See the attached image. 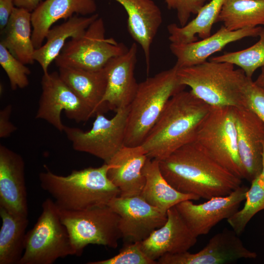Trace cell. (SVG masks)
Instances as JSON below:
<instances>
[{
	"instance_id": "9a60e30c",
	"label": "cell",
	"mask_w": 264,
	"mask_h": 264,
	"mask_svg": "<svg viewBox=\"0 0 264 264\" xmlns=\"http://www.w3.org/2000/svg\"><path fill=\"white\" fill-rule=\"evenodd\" d=\"M137 45L133 43L125 53L111 59L105 66L107 87L101 102L102 113L128 107L133 100L138 83L134 77Z\"/></svg>"
},
{
	"instance_id": "4dcf8cb0",
	"label": "cell",
	"mask_w": 264,
	"mask_h": 264,
	"mask_svg": "<svg viewBox=\"0 0 264 264\" xmlns=\"http://www.w3.org/2000/svg\"><path fill=\"white\" fill-rule=\"evenodd\" d=\"M259 40L244 49L226 52L212 57L210 61L227 62L237 66L243 70L247 77L252 78L256 70L264 66V27L259 35Z\"/></svg>"
},
{
	"instance_id": "8d00e7d4",
	"label": "cell",
	"mask_w": 264,
	"mask_h": 264,
	"mask_svg": "<svg viewBox=\"0 0 264 264\" xmlns=\"http://www.w3.org/2000/svg\"><path fill=\"white\" fill-rule=\"evenodd\" d=\"M14 0H0V30L4 31L15 7Z\"/></svg>"
},
{
	"instance_id": "f546056e",
	"label": "cell",
	"mask_w": 264,
	"mask_h": 264,
	"mask_svg": "<svg viewBox=\"0 0 264 264\" xmlns=\"http://www.w3.org/2000/svg\"><path fill=\"white\" fill-rule=\"evenodd\" d=\"M243 207L238 210L227 221L232 229L240 236L251 219L264 210V180L261 175L251 182Z\"/></svg>"
},
{
	"instance_id": "f35d334b",
	"label": "cell",
	"mask_w": 264,
	"mask_h": 264,
	"mask_svg": "<svg viewBox=\"0 0 264 264\" xmlns=\"http://www.w3.org/2000/svg\"><path fill=\"white\" fill-rule=\"evenodd\" d=\"M254 82L258 86L264 88V66L261 67L260 75Z\"/></svg>"
},
{
	"instance_id": "7a4b0ae2",
	"label": "cell",
	"mask_w": 264,
	"mask_h": 264,
	"mask_svg": "<svg viewBox=\"0 0 264 264\" xmlns=\"http://www.w3.org/2000/svg\"><path fill=\"white\" fill-rule=\"evenodd\" d=\"M211 108L190 90L174 94L141 144L148 157L160 160L193 141Z\"/></svg>"
},
{
	"instance_id": "f1b7e54d",
	"label": "cell",
	"mask_w": 264,
	"mask_h": 264,
	"mask_svg": "<svg viewBox=\"0 0 264 264\" xmlns=\"http://www.w3.org/2000/svg\"><path fill=\"white\" fill-rule=\"evenodd\" d=\"M217 22L230 30L264 25V0H226Z\"/></svg>"
},
{
	"instance_id": "603a6c76",
	"label": "cell",
	"mask_w": 264,
	"mask_h": 264,
	"mask_svg": "<svg viewBox=\"0 0 264 264\" xmlns=\"http://www.w3.org/2000/svg\"><path fill=\"white\" fill-rule=\"evenodd\" d=\"M98 17L99 15L96 13L89 16L76 14L61 24L51 27L46 35L45 43L35 50L33 55L44 73L48 72L49 66L60 54L68 39L83 35Z\"/></svg>"
},
{
	"instance_id": "6da1fadb",
	"label": "cell",
	"mask_w": 264,
	"mask_h": 264,
	"mask_svg": "<svg viewBox=\"0 0 264 264\" xmlns=\"http://www.w3.org/2000/svg\"><path fill=\"white\" fill-rule=\"evenodd\" d=\"M163 176L175 189L209 199L226 196L242 179L220 166L192 141L158 160Z\"/></svg>"
},
{
	"instance_id": "8992f818",
	"label": "cell",
	"mask_w": 264,
	"mask_h": 264,
	"mask_svg": "<svg viewBox=\"0 0 264 264\" xmlns=\"http://www.w3.org/2000/svg\"><path fill=\"white\" fill-rule=\"evenodd\" d=\"M193 142L220 166L245 179L238 152L234 108L212 107Z\"/></svg>"
},
{
	"instance_id": "9c48e42d",
	"label": "cell",
	"mask_w": 264,
	"mask_h": 264,
	"mask_svg": "<svg viewBox=\"0 0 264 264\" xmlns=\"http://www.w3.org/2000/svg\"><path fill=\"white\" fill-rule=\"evenodd\" d=\"M128 49L123 43L106 37L104 22L99 17L83 35L66 42L55 62L58 67L99 70L111 59L125 53Z\"/></svg>"
},
{
	"instance_id": "d6a6232c",
	"label": "cell",
	"mask_w": 264,
	"mask_h": 264,
	"mask_svg": "<svg viewBox=\"0 0 264 264\" xmlns=\"http://www.w3.org/2000/svg\"><path fill=\"white\" fill-rule=\"evenodd\" d=\"M88 264H156L142 251L140 242H127L116 255L109 259L89 262Z\"/></svg>"
},
{
	"instance_id": "836d02e7",
	"label": "cell",
	"mask_w": 264,
	"mask_h": 264,
	"mask_svg": "<svg viewBox=\"0 0 264 264\" xmlns=\"http://www.w3.org/2000/svg\"><path fill=\"white\" fill-rule=\"evenodd\" d=\"M169 9L176 12L179 26H183L189 22L192 14H197L207 0H164Z\"/></svg>"
},
{
	"instance_id": "3957f363",
	"label": "cell",
	"mask_w": 264,
	"mask_h": 264,
	"mask_svg": "<svg viewBox=\"0 0 264 264\" xmlns=\"http://www.w3.org/2000/svg\"><path fill=\"white\" fill-rule=\"evenodd\" d=\"M109 166L73 170L67 176L55 174L45 168L39 174L40 185L60 209L78 211L108 205L120 192L109 179Z\"/></svg>"
},
{
	"instance_id": "1f68e13d",
	"label": "cell",
	"mask_w": 264,
	"mask_h": 264,
	"mask_svg": "<svg viewBox=\"0 0 264 264\" xmlns=\"http://www.w3.org/2000/svg\"><path fill=\"white\" fill-rule=\"evenodd\" d=\"M0 64L9 79L11 88H23L29 85L28 76L31 71L26 65L15 57L0 43Z\"/></svg>"
},
{
	"instance_id": "d6986e66",
	"label": "cell",
	"mask_w": 264,
	"mask_h": 264,
	"mask_svg": "<svg viewBox=\"0 0 264 264\" xmlns=\"http://www.w3.org/2000/svg\"><path fill=\"white\" fill-rule=\"evenodd\" d=\"M262 27L230 30L223 25L216 33L202 40L187 44L171 43L170 49L176 59L175 65L178 68L191 66L206 61L211 55L230 43L246 37L259 36Z\"/></svg>"
},
{
	"instance_id": "7c38bea8",
	"label": "cell",
	"mask_w": 264,
	"mask_h": 264,
	"mask_svg": "<svg viewBox=\"0 0 264 264\" xmlns=\"http://www.w3.org/2000/svg\"><path fill=\"white\" fill-rule=\"evenodd\" d=\"M108 205L119 217V228L127 242L145 240L167 220V212L145 201L140 195L111 199Z\"/></svg>"
},
{
	"instance_id": "5bb4252c",
	"label": "cell",
	"mask_w": 264,
	"mask_h": 264,
	"mask_svg": "<svg viewBox=\"0 0 264 264\" xmlns=\"http://www.w3.org/2000/svg\"><path fill=\"white\" fill-rule=\"evenodd\" d=\"M232 229L214 235L198 252L166 254L157 260L159 264H224L241 259H255L256 252L247 249Z\"/></svg>"
},
{
	"instance_id": "484cf974",
	"label": "cell",
	"mask_w": 264,
	"mask_h": 264,
	"mask_svg": "<svg viewBox=\"0 0 264 264\" xmlns=\"http://www.w3.org/2000/svg\"><path fill=\"white\" fill-rule=\"evenodd\" d=\"M31 12L15 7L3 31L1 43L18 60L25 65H32L35 48L32 40Z\"/></svg>"
},
{
	"instance_id": "4fadbf2b",
	"label": "cell",
	"mask_w": 264,
	"mask_h": 264,
	"mask_svg": "<svg viewBox=\"0 0 264 264\" xmlns=\"http://www.w3.org/2000/svg\"><path fill=\"white\" fill-rule=\"evenodd\" d=\"M249 187L241 185L228 195L213 197L202 203L186 200L176 207L192 232L198 237L205 235L218 223L228 219L245 200Z\"/></svg>"
},
{
	"instance_id": "30bf717a",
	"label": "cell",
	"mask_w": 264,
	"mask_h": 264,
	"mask_svg": "<svg viewBox=\"0 0 264 264\" xmlns=\"http://www.w3.org/2000/svg\"><path fill=\"white\" fill-rule=\"evenodd\" d=\"M129 110L130 106L118 109L111 119L103 113L96 114L92 127L88 131L66 126L64 132L75 150L89 154L107 163L124 145Z\"/></svg>"
},
{
	"instance_id": "5b68a950",
	"label": "cell",
	"mask_w": 264,
	"mask_h": 264,
	"mask_svg": "<svg viewBox=\"0 0 264 264\" xmlns=\"http://www.w3.org/2000/svg\"><path fill=\"white\" fill-rule=\"evenodd\" d=\"M175 66L147 78L138 84L130 105L125 130L124 145H141L163 111L169 100L184 89L180 84Z\"/></svg>"
},
{
	"instance_id": "ab89813d",
	"label": "cell",
	"mask_w": 264,
	"mask_h": 264,
	"mask_svg": "<svg viewBox=\"0 0 264 264\" xmlns=\"http://www.w3.org/2000/svg\"><path fill=\"white\" fill-rule=\"evenodd\" d=\"M260 175L264 180V142L263 143V150L262 153V170Z\"/></svg>"
},
{
	"instance_id": "83f0119b",
	"label": "cell",
	"mask_w": 264,
	"mask_h": 264,
	"mask_svg": "<svg viewBox=\"0 0 264 264\" xmlns=\"http://www.w3.org/2000/svg\"><path fill=\"white\" fill-rule=\"evenodd\" d=\"M0 264H19L24 250L27 218L16 216L0 207Z\"/></svg>"
},
{
	"instance_id": "8fae6325",
	"label": "cell",
	"mask_w": 264,
	"mask_h": 264,
	"mask_svg": "<svg viewBox=\"0 0 264 264\" xmlns=\"http://www.w3.org/2000/svg\"><path fill=\"white\" fill-rule=\"evenodd\" d=\"M42 93L36 118L43 119L60 132L64 131L61 113L76 122H86L95 116L92 110L81 99L61 78L59 72L44 73Z\"/></svg>"
},
{
	"instance_id": "e575fe53",
	"label": "cell",
	"mask_w": 264,
	"mask_h": 264,
	"mask_svg": "<svg viewBox=\"0 0 264 264\" xmlns=\"http://www.w3.org/2000/svg\"><path fill=\"white\" fill-rule=\"evenodd\" d=\"M247 108L252 110L264 123V88L251 79L246 92Z\"/></svg>"
},
{
	"instance_id": "7402d4cb",
	"label": "cell",
	"mask_w": 264,
	"mask_h": 264,
	"mask_svg": "<svg viewBox=\"0 0 264 264\" xmlns=\"http://www.w3.org/2000/svg\"><path fill=\"white\" fill-rule=\"evenodd\" d=\"M94 0H45L31 12L32 40L36 49L43 44L48 30L61 19L76 15L86 16L95 14Z\"/></svg>"
},
{
	"instance_id": "277c9868",
	"label": "cell",
	"mask_w": 264,
	"mask_h": 264,
	"mask_svg": "<svg viewBox=\"0 0 264 264\" xmlns=\"http://www.w3.org/2000/svg\"><path fill=\"white\" fill-rule=\"evenodd\" d=\"M180 84L190 88L198 98L212 107L247 108L246 92L252 78L227 62L205 61L178 68Z\"/></svg>"
},
{
	"instance_id": "44dd1931",
	"label": "cell",
	"mask_w": 264,
	"mask_h": 264,
	"mask_svg": "<svg viewBox=\"0 0 264 264\" xmlns=\"http://www.w3.org/2000/svg\"><path fill=\"white\" fill-rule=\"evenodd\" d=\"M114 0L127 13L128 31L143 50L148 73L152 44L162 22L161 11L152 0Z\"/></svg>"
},
{
	"instance_id": "ac0fdd59",
	"label": "cell",
	"mask_w": 264,
	"mask_h": 264,
	"mask_svg": "<svg viewBox=\"0 0 264 264\" xmlns=\"http://www.w3.org/2000/svg\"><path fill=\"white\" fill-rule=\"evenodd\" d=\"M167 220L145 240L140 242L144 253L156 261L166 254L188 251L196 244L197 237L186 223L176 206L167 212Z\"/></svg>"
},
{
	"instance_id": "d4e9b609",
	"label": "cell",
	"mask_w": 264,
	"mask_h": 264,
	"mask_svg": "<svg viewBox=\"0 0 264 264\" xmlns=\"http://www.w3.org/2000/svg\"><path fill=\"white\" fill-rule=\"evenodd\" d=\"M58 72L63 81L92 110L95 116L102 113L100 105L107 87L104 68L92 70L60 67Z\"/></svg>"
},
{
	"instance_id": "d590c367",
	"label": "cell",
	"mask_w": 264,
	"mask_h": 264,
	"mask_svg": "<svg viewBox=\"0 0 264 264\" xmlns=\"http://www.w3.org/2000/svg\"><path fill=\"white\" fill-rule=\"evenodd\" d=\"M12 110V106L8 105L0 111V138L10 136L17 129L10 120Z\"/></svg>"
},
{
	"instance_id": "52a82bcc",
	"label": "cell",
	"mask_w": 264,
	"mask_h": 264,
	"mask_svg": "<svg viewBox=\"0 0 264 264\" xmlns=\"http://www.w3.org/2000/svg\"><path fill=\"white\" fill-rule=\"evenodd\" d=\"M34 226L26 232L24 250L19 264H52L75 255L69 235L54 200L47 198Z\"/></svg>"
},
{
	"instance_id": "ba28073f",
	"label": "cell",
	"mask_w": 264,
	"mask_h": 264,
	"mask_svg": "<svg viewBox=\"0 0 264 264\" xmlns=\"http://www.w3.org/2000/svg\"><path fill=\"white\" fill-rule=\"evenodd\" d=\"M59 212L69 235L75 255L81 256L88 244L117 247L121 238L119 217L108 205L78 211L59 209Z\"/></svg>"
},
{
	"instance_id": "2e32d148",
	"label": "cell",
	"mask_w": 264,
	"mask_h": 264,
	"mask_svg": "<svg viewBox=\"0 0 264 264\" xmlns=\"http://www.w3.org/2000/svg\"><path fill=\"white\" fill-rule=\"evenodd\" d=\"M239 154L245 179L251 182L262 170L264 123L248 108H234Z\"/></svg>"
},
{
	"instance_id": "4316f807",
	"label": "cell",
	"mask_w": 264,
	"mask_h": 264,
	"mask_svg": "<svg viewBox=\"0 0 264 264\" xmlns=\"http://www.w3.org/2000/svg\"><path fill=\"white\" fill-rule=\"evenodd\" d=\"M226 0H211L201 7L195 19L183 26L169 24L167 30L171 43L187 44L197 41V35L202 39L210 36Z\"/></svg>"
},
{
	"instance_id": "ffe728a7",
	"label": "cell",
	"mask_w": 264,
	"mask_h": 264,
	"mask_svg": "<svg viewBox=\"0 0 264 264\" xmlns=\"http://www.w3.org/2000/svg\"><path fill=\"white\" fill-rule=\"evenodd\" d=\"M148 156L141 145H124L106 163L107 176L120 191L119 196L140 195L145 182L143 168Z\"/></svg>"
},
{
	"instance_id": "cb8c5ba5",
	"label": "cell",
	"mask_w": 264,
	"mask_h": 264,
	"mask_svg": "<svg viewBox=\"0 0 264 264\" xmlns=\"http://www.w3.org/2000/svg\"><path fill=\"white\" fill-rule=\"evenodd\" d=\"M142 172L145 182L140 196L148 203L165 212L183 201L200 199L173 187L163 176L157 160L148 157Z\"/></svg>"
},
{
	"instance_id": "e0dca14e",
	"label": "cell",
	"mask_w": 264,
	"mask_h": 264,
	"mask_svg": "<svg viewBox=\"0 0 264 264\" xmlns=\"http://www.w3.org/2000/svg\"><path fill=\"white\" fill-rule=\"evenodd\" d=\"M0 207L17 217H28L24 160L2 145H0Z\"/></svg>"
},
{
	"instance_id": "74e56055",
	"label": "cell",
	"mask_w": 264,
	"mask_h": 264,
	"mask_svg": "<svg viewBox=\"0 0 264 264\" xmlns=\"http://www.w3.org/2000/svg\"><path fill=\"white\" fill-rule=\"evenodd\" d=\"M42 0H14L16 7L22 8L32 12L41 2Z\"/></svg>"
}]
</instances>
